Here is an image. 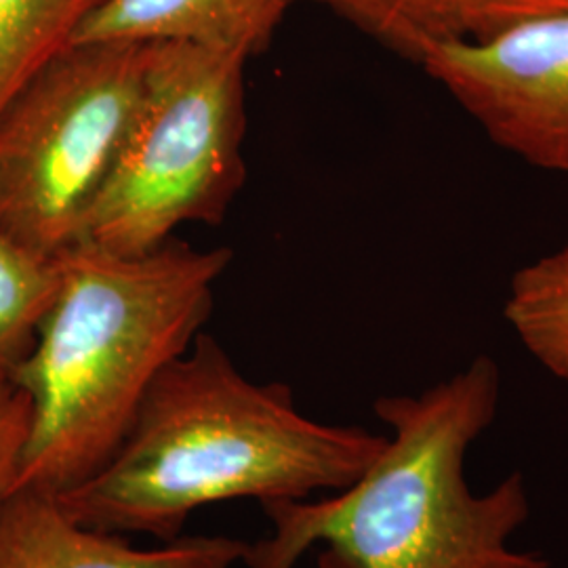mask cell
<instances>
[{"instance_id":"1","label":"cell","mask_w":568,"mask_h":568,"mask_svg":"<svg viewBox=\"0 0 568 568\" xmlns=\"http://www.w3.org/2000/svg\"><path fill=\"white\" fill-rule=\"evenodd\" d=\"M386 445L387 434L307 417L291 387L244 377L201 333L150 387L114 455L55 497L81 525L169 544L204 506L344 490Z\"/></svg>"},{"instance_id":"2","label":"cell","mask_w":568,"mask_h":568,"mask_svg":"<svg viewBox=\"0 0 568 568\" xmlns=\"http://www.w3.org/2000/svg\"><path fill=\"white\" fill-rule=\"evenodd\" d=\"M501 371L490 356L422 394L382 396L387 445L365 474L321 501L264 504L272 535L248 544V568H295L323 546V568H549L511 548L530 516L525 474L514 469L478 495L466 478L469 447L497 417Z\"/></svg>"},{"instance_id":"3","label":"cell","mask_w":568,"mask_h":568,"mask_svg":"<svg viewBox=\"0 0 568 568\" xmlns=\"http://www.w3.org/2000/svg\"><path fill=\"white\" fill-rule=\"evenodd\" d=\"M28 356L13 371L32 400L18 488L60 495L114 455L145 394L203 326L227 248L169 243L122 255L74 244Z\"/></svg>"},{"instance_id":"4","label":"cell","mask_w":568,"mask_h":568,"mask_svg":"<svg viewBox=\"0 0 568 568\" xmlns=\"http://www.w3.org/2000/svg\"><path fill=\"white\" fill-rule=\"evenodd\" d=\"M246 63L190 42L148 44L142 98L79 243L140 255L182 225L224 220L246 180Z\"/></svg>"},{"instance_id":"5","label":"cell","mask_w":568,"mask_h":568,"mask_svg":"<svg viewBox=\"0 0 568 568\" xmlns=\"http://www.w3.org/2000/svg\"><path fill=\"white\" fill-rule=\"evenodd\" d=\"M148 44L74 42L0 114V230L58 260L79 243L142 98Z\"/></svg>"},{"instance_id":"6","label":"cell","mask_w":568,"mask_h":568,"mask_svg":"<svg viewBox=\"0 0 568 568\" xmlns=\"http://www.w3.org/2000/svg\"><path fill=\"white\" fill-rule=\"evenodd\" d=\"M422 68L497 148L535 169L568 173V18L445 42Z\"/></svg>"},{"instance_id":"7","label":"cell","mask_w":568,"mask_h":568,"mask_svg":"<svg viewBox=\"0 0 568 568\" xmlns=\"http://www.w3.org/2000/svg\"><path fill=\"white\" fill-rule=\"evenodd\" d=\"M246 548L230 537L138 548L126 535L77 523L55 495L39 488H16L0 501V568H232Z\"/></svg>"},{"instance_id":"8","label":"cell","mask_w":568,"mask_h":568,"mask_svg":"<svg viewBox=\"0 0 568 568\" xmlns=\"http://www.w3.org/2000/svg\"><path fill=\"white\" fill-rule=\"evenodd\" d=\"M297 0H103L74 42H190L251 60Z\"/></svg>"},{"instance_id":"9","label":"cell","mask_w":568,"mask_h":568,"mask_svg":"<svg viewBox=\"0 0 568 568\" xmlns=\"http://www.w3.org/2000/svg\"><path fill=\"white\" fill-rule=\"evenodd\" d=\"M103 0H0V114L68 47Z\"/></svg>"},{"instance_id":"10","label":"cell","mask_w":568,"mask_h":568,"mask_svg":"<svg viewBox=\"0 0 568 568\" xmlns=\"http://www.w3.org/2000/svg\"><path fill=\"white\" fill-rule=\"evenodd\" d=\"M504 316L528 354L568 386V243L511 276Z\"/></svg>"},{"instance_id":"11","label":"cell","mask_w":568,"mask_h":568,"mask_svg":"<svg viewBox=\"0 0 568 568\" xmlns=\"http://www.w3.org/2000/svg\"><path fill=\"white\" fill-rule=\"evenodd\" d=\"M325 7L373 41L422 65L445 42L467 39L469 0H297Z\"/></svg>"},{"instance_id":"12","label":"cell","mask_w":568,"mask_h":568,"mask_svg":"<svg viewBox=\"0 0 568 568\" xmlns=\"http://www.w3.org/2000/svg\"><path fill=\"white\" fill-rule=\"evenodd\" d=\"M60 288V260L39 255L0 230V373L32 349Z\"/></svg>"},{"instance_id":"13","label":"cell","mask_w":568,"mask_h":568,"mask_svg":"<svg viewBox=\"0 0 568 568\" xmlns=\"http://www.w3.org/2000/svg\"><path fill=\"white\" fill-rule=\"evenodd\" d=\"M32 432V400L13 373H0V501L20 478L23 453Z\"/></svg>"},{"instance_id":"14","label":"cell","mask_w":568,"mask_h":568,"mask_svg":"<svg viewBox=\"0 0 568 568\" xmlns=\"http://www.w3.org/2000/svg\"><path fill=\"white\" fill-rule=\"evenodd\" d=\"M568 18V0H469L467 39H485L514 23Z\"/></svg>"}]
</instances>
